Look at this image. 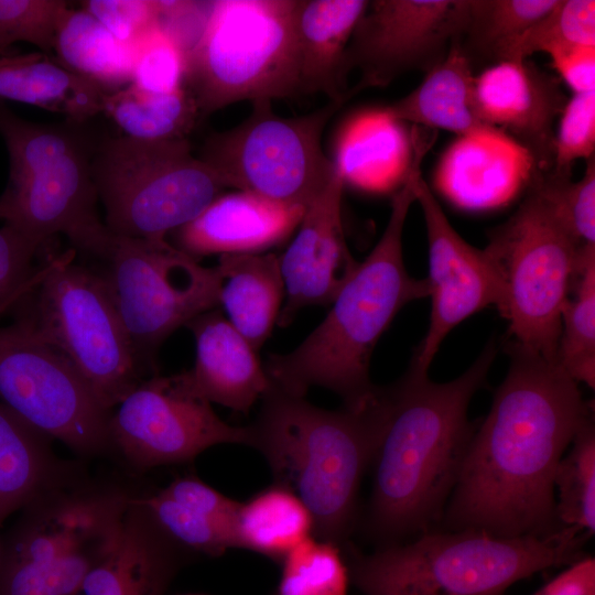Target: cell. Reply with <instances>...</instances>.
<instances>
[{"label": "cell", "instance_id": "cell-3", "mask_svg": "<svg viewBox=\"0 0 595 595\" xmlns=\"http://www.w3.org/2000/svg\"><path fill=\"white\" fill-rule=\"evenodd\" d=\"M388 408L387 387L356 408L326 410L277 388L261 398L249 446L275 484L307 507L314 537L344 548L357 518L358 491L371 466Z\"/></svg>", "mask_w": 595, "mask_h": 595}, {"label": "cell", "instance_id": "cell-5", "mask_svg": "<svg viewBox=\"0 0 595 595\" xmlns=\"http://www.w3.org/2000/svg\"><path fill=\"white\" fill-rule=\"evenodd\" d=\"M583 531L502 538L480 530L425 532L408 544L360 554L349 544V578L364 595H502L516 582L580 560Z\"/></svg>", "mask_w": 595, "mask_h": 595}, {"label": "cell", "instance_id": "cell-33", "mask_svg": "<svg viewBox=\"0 0 595 595\" xmlns=\"http://www.w3.org/2000/svg\"><path fill=\"white\" fill-rule=\"evenodd\" d=\"M569 296L561 313L556 363L577 383L595 387V246L581 251Z\"/></svg>", "mask_w": 595, "mask_h": 595}, {"label": "cell", "instance_id": "cell-4", "mask_svg": "<svg viewBox=\"0 0 595 595\" xmlns=\"http://www.w3.org/2000/svg\"><path fill=\"white\" fill-rule=\"evenodd\" d=\"M414 202L408 170L381 238L343 284L326 317L295 349L269 356L264 369L277 388L305 397L310 388L322 387L348 408L372 398L377 386L369 368L379 338L404 305L429 295L426 279L412 278L403 261L402 234Z\"/></svg>", "mask_w": 595, "mask_h": 595}, {"label": "cell", "instance_id": "cell-23", "mask_svg": "<svg viewBox=\"0 0 595 595\" xmlns=\"http://www.w3.org/2000/svg\"><path fill=\"white\" fill-rule=\"evenodd\" d=\"M364 0H302L295 10L300 93L346 100V53L368 7Z\"/></svg>", "mask_w": 595, "mask_h": 595}, {"label": "cell", "instance_id": "cell-25", "mask_svg": "<svg viewBox=\"0 0 595 595\" xmlns=\"http://www.w3.org/2000/svg\"><path fill=\"white\" fill-rule=\"evenodd\" d=\"M214 268L218 306L258 351L277 324L284 300L279 256L271 252L225 255Z\"/></svg>", "mask_w": 595, "mask_h": 595}, {"label": "cell", "instance_id": "cell-38", "mask_svg": "<svg viewBox=\"0 0 595 595\" xmlns=\"http://www.w3.org/2000/svg\"><path fill=\"white\" fill-rule=\"evenodd\" d=\"M131 47V84L154 94L173 93L185 87L187 56L158 25Z\"/></svg>", "mask_w": 595, "mask_h": 595}, {"label": "cell", "instance_id": "cell-41", "mask_svg": "<svg viewBox=\"0 0 595 595\" xmlns=\"http://www.w3.org/2000/svg\"><path fill=\"white\" fill-rule=\"evenodd\" d=\"M595 149V90L565 101L554 138L553 171L569 173L572 163L589 159Z\"/></svg>", "mask_w": 595, "mask_h": 595}, {"label": "cell", "instance_id": "cell-42", "mask_svg": "<svg viewBox=\"0 0 595 595\" xmlns=\"http://www.w3.org/2000/svg\"><path fill=\"white\" fill-rule=\"evenodd\" d=\"M83 9L128 46L158 25L159 1L89 0L83 2Z\"/></svg>", "mask_w": 595, "mask_h": 595}, {"label": "cell", "instance_id": "cell-46", "mask_svg": "<svg viewBox=\"0 0 595 595\" xmlns=\"http://www.w3.org/2000/svg\"><path fill=\"white\" fill-rule=\"evenodd\" d=\"M2 216H3V212H2V207L0 205V219H2Z\"/></svg>", "mask_w": 595, "mask_h": 595}, {"label": "cell", "instance_id": "cell-2", "mask_svg": "<svg viewBox=\"0 0 595 595\" xmlns=\"http://www.w3.org/2000/svg\"><path fill=\"white\" fill-rule=\"evenodd\" d=\"M489 343L457 378L434 382L410 365L387 387L388 408L372 459V490L365 519L380 547L399 543L443 516L475 428L468 405L495 359Z\"/></svg>", "mask_w": 595, "mask_h": 595}, {"label": "cell", "instance_id": "cell-26", "mask_svg": "<svg viewBox=\"0 0 595 595\" xmlns=\"http://www.w3.org/2000/svg\"><path fill=\"white\" fill-rule=\"evenodd\" d=\"M474 80L472 63L453 44L445 57L426 72L416 88L383 111L393 120L464 137L497 131L486 126L476 112Z\"/></svg>", "mask_w": 595, "mask_h": 595}, {"label": "cell", "instance_id": "cell-17", "mask_svg": "<svg viewBox=\"0 0 595 595\" xmlns=\"http://www.w3.org/2000/svg\"><path fill=\"white\" fill-rule=\"evenodd\" d=\"M468 0H378L368 3L346 53L361 78L353 91L388 85L398 75L426 72L457 39Z\"/></svg>", "mask_w": 595, "mask_h": 595}, {"label": "cell", "instance_id": "cell-13", "mask_svg": "<svg viewBox=\"0 0 595 595\" xmlns=\"http://www.w3.org/2000/svg\"><path fill=\"white\" fill-rule=\"evenodd\" d=\"M252 104L241 123L207 139L199 158L228 187L306 208L336 171L322 136L342 104L299 117L278 116L270 100Z\"/></svg>", "mask_w": 595, "mask_h": 595}, {"label": "cell", "instance_id": "cell-22", "mask_svg": "<svg viewBox=\"0 0 595 595\" xmlns=\"http://www.w3.org/2000/svg\"><path fill=\"white\" fill-rule=\"evenodd\" d=\"M186 327L196 345L188 370L196 389L210 402L248 413L272 382L257 350L217 309L193 318Z\"/></svg>", "mask_w": 595, "mask_h": 595}, {"label": "cell", "instance_id": "cell-45", "mask_svg": "<svg viewBox=\"0 0 595 595\" xmlns=\"http://www.w3.org/2000/svg\"><path fill=\"white\" fill-rule=\"evenodd\" d=\"M533 595H595L594 558H581Z\"/></svg>", "mask_w": 595, "mask_h": 595}, {"label": "cell", "instance_id": "cell-40", "mask_svg": "<svg viewBox=\"0 0 595 595\" xmlns=\"http://www.w3.org/2000/svg\"><path fill=\"white\" fill-rule=\"evenodd\" d=\"M68 8L60 0H0V57L18 42L54 48L58 22Z\"/></svg>", "mask_w": 595, "mask_h": 595}, {"label": "cell", "instance_id": "cell-29", "mask_svg": "<svg viewBox=\"0 0 595 595\" xmlns=\"http://www.w3.org/2000/svg\"><path fill=\"white\" fill-rule=\"evenodd\" d=\"M314 536L313 517L288 487L272 483L238 502L234 548H241L278 563L299 543Z\"/></svg>", "mask_w": 595, "mask_h": 595}, {"label": "cell", "instance_id": "cell-7", "mask_svg": "<svg viewBox=\"0 0 595 595\" xmlns=\"http://www.w3.org/2000/svg\"><path fill=\"white\" fill-rule=\"evenodd\" d=\"M0 136L10 160L2 220L44 246L63 235L76 256H101L112 234L97 212L94 150L84 136L74 127L25 120L1 100Z\"/></svg>", "mask_w": 595, "mask_h": 595}, {"label": "cell", "instance_id": "cell-10", "mask_svg": "<svg viewBox=\"0 0 595 595\" xmlns=\"http://www.w3.org/2000/svg\"><path fill=\"white\" fill-rule=\"evenodd\" d=\"M91 166L105 225L122 237L166 240L228 187L187 139L110 138L94 150Z\"/></svg>", "mask_w": 595, "mask_h": 595}, {"label": "cell", "instance_id": "cell-43", "mask_svg": "<svg viewBox=\"0 0 595 595\" xmlns=\"http://www.w3.org/2000/svg\"><path fill=\"white\" fill-rule=\"evenodd\" d=\"M210 8L212 1H159L158 26L188 58L205 30Z\"/></svg>", "mask_w": 595, "mask_h": 595}, {"label": "cell", "instance_id": "cell-11", "mask_svg": "<svg viewBox=\"0 0 595 595\" xmlns=\"http://www.w3.org/2000/svg\"><path fill=\"white\" fill-rule=\"evenodd\" d=\"M583 248L533 190L494 229L485 249L501 280L498 310L509 323L511 344L556 361L561 313Z\"/></svg>", "mask_w": 595, "mask_h": 595}, {"label": "cell", "instance_id": "cell-8", "mask_svg": "<svg viewBox=\"0 0 595 595\" xmlns=\"http://www.w3.org/2000/svg\"><path fill=\"white\" fill-rule=\"evenodd\" d=\"M76 252L45 256L14 312L73 365L109 412L142 380L128 333L101 275Z\"/></svg>", "mask_w": 595, "mask_h": 595}, {"label": "cell", "instance_id": "cell-21", "mask_svg": "<svg viewBox=\"0 0 595 595\" xmlns=\"http://www.w3.org/2000/svg\"><path fill=\"white\" fill-rule=\"evenodd\" d=\"M187 554L133 495L116 543L74 595H164Z\"/></svg>", "mask_w": 595, "mask_h": 595}, {"label": "cell", "instance_id": "cell-1", "mask_svg": "<svg viewBox=\"0 0 595 595\" xmlns=\"http://www.w3.org/2000/svg\"><path fill=\"white\" fill-rule=\"evenodd\" d=\"M510 366L475 429L444 510L448 531L502 538L548 536L562 527L553 476L591 408L556 361L509 343Z\"/></svg>", "mask_w": 595, "mask_h": 595}, {"label": "cell", "instance_id": "cell-31", "mask_svg": "<svg viewBox=\"0 0 595 595\" xmlns=\"http://www.w3.org/2000/svg\"><path fill=\"white\" fill-rule=\"evenodd\" d=\"M102 112L128 138L144 141L186 139L199 111L191 93L183 87L154 94L129 84L104 97Z\"/></svg>", "mask_w": 595, "mask_h": 595}, {"label": "cell", "instance_id": "cell-9", "mask_svg": "<svg viewBox=\"0 0 595 595\" xmlns=\"http://www.w3.org/2000/svg\"><path fill=\"white\" fill-rule=\"evenodd\" d=\"M296 0L212 1L187 58L185 87L199 115L300 93Z\"/></svg>", "mask_w": 595, "mask_h": 595}, {"label": "cell", "instance_id": "cell-28", "mask_svg": "<svg viewBox=\"0 0 595 595\" xmlns=\"http://www.w3.org/2000/svg\"><path fill=\"white\" fill-rule=\"evenodd\" d=\"M67 467L53 456L47 436L0 402V524L53 484Z\"/></svg>", "mask_w": 595, "mask_h": 595}, {"label": "cell", "instance_id": "cell-34", "mask_svg": "<svg viewBox=\"0 0 595 595\" xmlns=\"http://www.w3.org/2000/svg\"><path fill=\"white\" fill-rule=\"evenodd\" d=\"M572 447L559 461L553 486L559 491L555 515L559 523L586 530H595V430L587 419L575 433Z\"/></svg>", "mask_w": 595, "mask_h": 595}, {"label": "cell", "instance_id": "cell-12", "mask_svg": "<svg viewBox=\"0 0 595 595\" xmlns=\"http://www.w3.org/2000/svg\"><path fill=\"white\" fill-rule=\"evenodd\" d=\"M91 266L104 279L147 378L165 339L218 306V281L166 240L116 236ZM90 266V264H89Z\"/></svg>", "mask_w": 595, "mask_h": 595}, {"label": "cell", "instance_id": "cell-39", "mask_svg": "<svg viewBox=\"0 0 595 595\" xmlns=\"http://www.w3.org/2000/svg\"><path fill=\"white\" fill-rule=\"evenodd\" d=\"M45 246L18 227H0V318L14 313L32 291L41 274L36 262Z\"/></svg>", "mask_w": 595, "mask_h": 595}, {"label": "cell", "instance_id": "cell-14", "mask_svg": "<svg viewBox=\"0 0 595 595\" xmlns=\"http://www.w3.org/2000/svg\"><path fill=\"white\" fill-rule=\"evenodd\" d=\"M0 402L80 455L110 448V413L73 365L20 318L0 326Z\"/></svg>", "mask_w": 595, "mask_h": 595}, {"label": "cell", "instance_id": "cell-44", "mask_svg": "<svg viewBox=\"0 0 595 595\" xmlns=\"http://www.w3.org/2000/svg\"><path fill=\"white\" fill-rule=\"evenodd\" d=\"M551 60L573 94L595 90V46L572 48Z\"/></svg>", "mask_w": 595, "mask_h": 595}, {"label": "cell", "instance_id": "cell-27", "mask_svg": "<svg viewBox=\"0 0 595 595\" xmlns=\"http://www.w3.org/2000/svg\"><path fill=\"white\" fill-rule=\"evenodd\" d=\"M106 94L43 53L0 57V100L33 105L83 122L102 111Z\"/></svg>", "mask_w": 595, "mask_h": 595}, {"label": "cell", "instance_id": "cell-15", "mask_svg": "<svg viewBox=\"0 0 595 595\" xmlns=\"http://www.w3.org/2000/svg\"><path fill=\"white\" fill-rule=\"evenodd\" d=\"M110 445L134 467L186 463L218 444H250L249 426L230 425L196 389L188 370L142 380L111 411Z\"/></svg>", "mask_w": 595, "mask_h": 595}, {"label": "cell", "instance_id": "cell-18", "mask_svg": "<svg viewBox=\"0 0 595 595\" xmlns=\"http://www.w3.org/2000/svg\"><path fill=\"white\" fill-rule=\"evenodd\" d=\"M344 184L336 170L305 208L296 235L279 256L284 283V303L277 322L280 326L291 324L306 306L331 304L358 264L344 237Z\"/></svg>", "mask_w": 595, "mask_h": 595}, {"label": "cell", "instance_id": "cell-35", "mask_svg": "<svg viewBox=\"0 0 595 595\" xmlns=\"http://www.w3.org/2000/svg\"><path fill=\"white\" fill-rule=\"evenodd\" d=\"M589 46H595V1L558 0L512 43L502 61H526L536 53H547L551 57Z\"/></svg>", "mask_w": 595, "mask_h": 595}, {"label": "cell", "instance_id": "cell-19", "mask_svg": "<svg viewBox=\"0 0 595 595\" xmlns=\"http://www.w3.org/2000/svg\"><path fill=\"white\" fill-rule=\"evenodd\" d=\"M474 104L489 128L517 137L542 169L553 167V122L565 104L554 79L526 61H502L475 75Z\"/></svg>", "mask_w": 595, "mask_h": 595}, {"label": "cell", "instance_id": "cell-30", "mask_svg": "<svg viewBox=\"0 0 595 595\" xmlns=\"http://www.w3.org/2000/svg\"><path fill=\"white\" fill-rule=\"evenodd\" d=\"M60 64L106 93L131 84L132 47L117 40L84 9L64 11L55 34Z\"/></svg>", "mask_w": 595, "mask_h": 595}, {"label": "cell", "instance_id": "cell-16", "mask_svg": "<svg viewBox=\"0 0 595 595\" xmlns=\"http://www.w3.org/2000/svg\"><path fill=\"white\" fill-rule=\"evenodd\" d=\"M424 145L415 150L409 172L426 227L431 313L426 334L411 366L428 372L441 344L454 327L485 307L498 309L502 285L490 255L461 237L423 180L420 163Z\"/></svg>", "mask_w": 595, "mask_h": 595}, {"label": "cell", "instance_id": "cell-37", "mask_svg": "<svg viewBox=\"0 0 595 595\" xmlns=\"http://www.w3.org/2000/svg\"><path fill=\"white\" fill-rule=\"evenodd\" d=\"M538 176L532 190L552 207L581 247L595 246V160H586L585 173L576 182L570 173L550 171Z\"/></svg>", "mask_w": 595, "mask_h": 595}, {"label": "cell", "instance_id": "cell-32", "mask_svg": "<svg viewBox=\"0 0 595 595\" xmlns=\"http://www.w3.org/2000/svg\"><path fill=\"white\" fill-rule=\"evenodd\" d=\"M558 0H468L462 30L453 43L473 56L502 61L506 51Z\"/></svg>", "mask_w": 595, "mask_h": 595}, {"label": "cell", "instance_id": "cell-36", "mask_svg": "<svg viewBox=\"0 0 595 595\" xmlns=\"http://www.w3.org/2000/svg\"><path fill=\"white\" fill-rule=\"evenodd\" d=\"M273 595H348L349 572L340 547L315 538L303 540L280 562Z\"/></svg>", "mask_w": 595, "mask_h": 595}, {"label": "cell", "instance_id": "cell-20", "mask_svg": "<svg viewBox=\"0 0 595 595\" xmlns=\"http://www.w3.org/2000/svg\"><path fill=\"white\" fill-rule=\"evenodd\" d=\"M305 207L270 201L247 191L220 194L175 231L172 244L198 260L213 255L263 253L298 228Z\"/></svg>", "mask_w": 595, "mask_h": 595}, {"label": "cell", "instance_id": "cell-6", "mask_svg": "<svg viewBox=\"0 0 595 595\" xmlns=\"http://www.w3.org/2000/svg\"><path fill=\"white\" fill-rule=\"evenodd\" d=\"M133 495L67 467L0 542V595H74L116 543Z\"/></svg>", "mask_w": 595, "mask_h": 595}, {"label": "cell", "instance_id": "cell-24", "mask_svg": "<svg viewBox=\"0 0 595 595\" xmlns=\"http://www.w3.org/2000/svg\"><path fill=\"white\" fill-rule=\"evenodd\" d=\"M159 528L188 553L218 556L234 548L237 500L193 476L177 477L159 491L141 496Z\"/></svg>", "mask_w": 595, "mask_h": 595}]
</instances>
